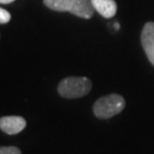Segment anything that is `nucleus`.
<instances>
[{
  "label": "nucleus",
  "instance_id": "nucleus-1",
  "mask_svg": "<svg viewBox=\"0 0 154 154\" xmlns=\"http://www.w3.org/2000/svg\"><path fill=\"white\" fill-rule=\"evenodd\" d=\"M46 7L55 11H69L81 18H91L94 9L91 0H44Z\"/></svg>",
  "mask_w": 154,
  "mask_h": 154
},
{
  "label": "nucleus",
  "instance_id": "nucleus-2",
  "mask_svg": "<svg viewBox=\"0 0 154 154\" xmlns=\"http://www.w3.org/2000/svg\"><path fill=\"white\" fill-rule=\"evenodd\" d=\"M93 83L88 78L69 77L58 85V94L64 98H80L90 93Z\"/></svg>",
  "mask_w": 154,
  "mask_h": 154
},
{
  "label": "nucleus",
  "instance_id": "nucleus-3",
  "mask_svg": "<svg viewBox=\"0 0 154 154\" xmlns=\"http://www.w3.org/2000/svg\"><path fill=\"white\" fill-rule=\"evenodd\" d=\"M125 106L126 100L121 95L111 94L97 99L93 106V111L99 119H109L122 112Z\"/></svg>",
  "mask_w": 154,
  "mask_h": 154
},
{
  "label": "nucleus",
  "instance_id": "nucleus-4",
  "mask_svg": "<svg viewBox=\"0 0 154 154\" xmlns=\"http://www.w3.org/2000/svg\"><path fill=\"white\" fill-rule=\"evenodd\" d=\"M142 46L149 61L154 66V22H147L140 34Z\"/></svg>",
  "mask_w": 154,
  "mask_h": 154
},
{
  "label": "nucleus",
  "instance_id": "nucleus-5",
  "mask_svg": "<svg viewBox=\"0 0 154 154\" xmlns=\"http://www.w3.org/2000/svg\"><path fill=\"white\" fill-rule=\"evenodd\" d=\"M26 127V121L22 116H8L0 118V129L7 135H16Z\"/></svg>",
  "mask_w": 154,
  "mask_h": 154
},
{
  "label": "nucleus",
  "instance_id": "nucleus-6",
  "mask_svg": "<svg viewBox=\"0 0 154 154\" xmlns=\"http://www.w3.org/2000/svg\"><path fill=\"white\" fill-rule=\"evenodd\" d=\"M94 9L105 18H111L116 14L118 6L114 0H91Z\"/></svg>",
  "mask_w": 154,
  "mask_h": 154
},
{
  "label": "nucleus",
  "instance_id": "nucleus-7",
  "mask_svg": "<svg viewBox=\"0 0 154 154\" xmlns=\"http://www.w3.org/2000/svg\"><path fill=\"white\" fill-rule=\"evenodd\" d=\"M0 154H22L21 149L16 146H1Z\"/></svg>",
  "mask_w": 154,
  "mask_h": 154
},
{
  "label": "nucleus",
  "instance_id": "nucleus-8",
  "mask_svg": "<svg viewBox=\"0 0 154 154\" xmlns=\"http://www.w3.org/2000/svg\"><path fill=\"white\" fill-rule=\"evenodd\" d=\"M11 13L0 7V24H7L11 21Z\"/></svg>",
  "mask_w": 154,
  "mask_h": 154
},
{
  "label": "nucleus",
  "instance_id": "nucleus-9",
  "mask_svg": "<svg viewBox=\"0 0 154 154\" xmlns=\"http://www.w3.org/2000/svg\"><path fill=\"white\" fill-rule=\"evenodd\" d=\"M15 0H0V4H11V2H14Z\"/></svg>",
  "mask_w": 154,
  "mask_h": 154
},
{
  "label": "nucleus",
  "instance_id": "nucleus-10",
  "mask_svg": "<svg viewBox=\"0 0 154 154\" xmlns=\"http://www.w3.org/2000/svg\"><path fill=\"white\" fill-rule=\"evenodd\" d=\"M114 28H116V30H119V28H120V26H119V23H114Z\"/></svg>",
  "mask_w": 154,
  "mask_h": 154
}]
</instances>
